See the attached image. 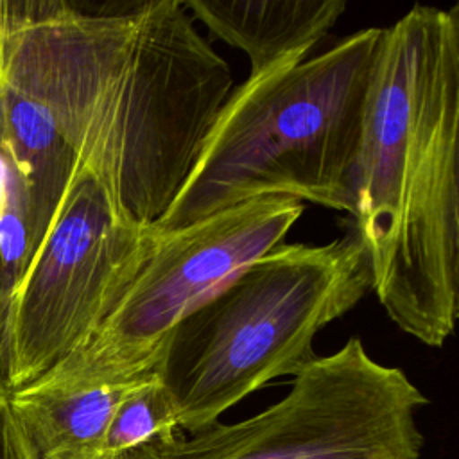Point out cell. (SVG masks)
Here are the masks:
<instances>
[{
    "label": "cell",
    "mask_w": 459,
    "mask_h": 459,
    "mask_svg": "<svg viewBox=\"0 0 459 459\" xmlns=\"http://www.w3.org/2000/svg\"><path fill=\"white\" fill-rule=\"evenodd\" d=\"M2 82L50 113L117 210L156 226L230 93V65L179 0H13Z\"/></svg>",
    "instance_id": "obj_1"
},
{
    "label": "cell",
    "mask_w": 459,
    "mask_h": 459,
    "mask_svg": "<svg viewBox=\"0 0 459 459\" xmlns=\"http://www.w3.org/2000/svg\"><path fill=\"white\" fill-rule=\"evenodd\" d=\"M459 7L384 27L355 160V233L389 319L441 348L459 314Z\"/></svg>",
    "instance_id": "obj_2"
},
{
    "label": "cell",
    "mask_w": 459,
    "mask_h": 459,
    "mask_svg": "<svg viewBox=\"0 0 459 459\" xmlns=\"http://www.w3.org/2000/svg\"><path fill=\"white\" fill-rule=\"evenodd\" d=\"M384 27L247 77L222 104L158 231L226 208L290 197L351 215V178Z\"/></svg>",
    "instance_id": "obj_3"
},
{
    "label": "cell",
    "mask_w": 459,
    "mask_h": 459,
    "mask_svg": "<svg viewBox=\"0 0 459 459\" xmlns=\"http://www.w3.org/2000/svg\"><path fill=\"white\" fill-rule=\"evenodd\" d=\"M371 290L353 231L326 244H280L224 280L169 332L156 375L179 429L195 432L267 382L317 355L314 339Z\"/></svg>",
    "instance_id": "obj_4"
},
{
    "label": "cell",
    "mask_w": 459,
    "mask_h": 459,
    "mask_svg": "<svg viewBox=\"0 0 459 459\" xmlns=\"http://www.w3.org/2000/svg\"><path fill=\"white\" fill-rule=\"evenodd\" d=\"M160 242L122 215L104 186L75 172L0 316L5 396L82 346L109 317Z\"/></svg>",
    "instance_id": "obj_5"
},
{
    "label": "cell",
    "mask_w": 459,
    "mask_h": 459,
    "mask_svg": "<svg viewBox=\"0 0 459 459\" xmlns=\"http://www.w3.org/2000/svg\"><path fill=\"white\" fill-rule=\"evenodd\" d=\"M425 394L360 337L316 357L262 412L183 434L163 459H420Z\"/></svg>",
    "instance_id": "obj_6"
},
{
    "label": "cell",
    "mask_w": 459,
    "mask_h": 459,
    "mask_svg": "<svg viewBox=\"0 0 459 459\" xmlns=\"http://www.w3.org/2000/svg\"><path fill=\"white\" fill-rule=\"evenodd\" d=\"M303 210L290 197H260L160 231L156 249L109 317L41 377L134 384L154 375L172 326L224 280L283 244Z\"/></svg>",
    "instance_id": "obj_7"
},
{
    "label": "cell",
    "mask_w": 459,
    "mask_h": 459,
    "mask_svg": "<svg viewBox=\"0 0 459 459\" xmlns=\"http://www.w3.org/2000/svg\"><path fill=\"white\" fill-rule=\"evenodd\" d=\"M190 16L249 57V77L296 65L346 11L344 0H186Z\"/></svg>",
    "instance_id": "obj_8"
},
{
    "label": "cell",
    "mask_w": 459,
    "mask_h": 459,
    "mask_svg": "<svg viewBox=\"0 0 459 459\" xmlns=\"http://www.w3.org/2000/svg\"><path fill=\"white\" fill-rule=\"evenodd\" d=\"M181 436L174 402L154 373L122 396L99 459H163Z\"/></svg>",
    "instance_id": "obj_9"
},
{
    "label": "cell",
    "mask_w": 459,
    "mask_h": 459,
    "mask_svg": "<svg viewBox=\"0 0 459 459\" xmlns=\"http://www.w3.org/2000/svg\"><path fill=\"white\" fill-rule=\"evenodd\" d=\"M0 459H23L5 411V398L0 400Z\"/></svg>",
    "instance_id": "obj_10"
},
{
    "label": "cell",
    "mask_w": 459,
    "mask_h": 459,
    "mask_svg": "<svg viewBox=\"0 0 459 459\" xmlns=\"http://www.w3.org/2000/svg\"><path fill=\"white\" fill-rule=\"evenodd\" d=\"M11 25H13V0H0V84L5 70Z\"/></svg>",
    "instance_id": "obj_11"
},
{
    "label": "cell",
    "mask_w": 459,
    "mask_h": 459,
    "mask_svg": "<svg viewBox=\"0 0 459 459\" xmlns=\"http://www.w3.org/2000/svg\"><path fill=\"white\" fill-rule=\"evenodd\" d=\"M13 195V183H11V172H9V163L5 154L0 149V219L9 208Z\"/></svg>",
    "instance_id": "obj_12"
},
{
    "label": "cell",
    "mask_w": 459,
    "mask_h": 459,
    "mask_svg": "<svg viewBox=\"0 0 459 459\" xmlns=\"http://www.w3.org/2000/svg\"><path fill=\"white\" fill-rule=\"evenodd\" d=\"M5 398V391H4V384H2V375H0V400Z\"/></svg>",
    "instance_id": "obj_13"
}]
</instances>
